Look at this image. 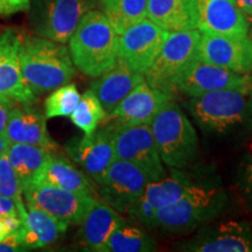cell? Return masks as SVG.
I'll return each mask as SVG.
<instances>
[{
	"instance_id": "42",
	"label": "cell",
	"mask_w": 252,
	"mask_h": 252,
	"mask_svg": "<svg viewBox=\"0 0 252 252\" xmlns=\"http://www.w3.org/2000/svg\"><path fill=\"white\" fill-rule=\"evenodd\" d=\"M250 97H251V98H252V90L250 91Z\"/></svg>"
},
{
	"instance_id": "21",
	"label": "cell",
	"mask_w": 252,
	"mask_h": 252,
	"mask_svg": "<svg viewBox=\"0 0 252 252\" xmlns=\"http://www.w3.org/2000/svg\"><path fill=\"white\" fill-rule=\"evenodd\" d=\"M122 216L108 203L94 200L81 223L80 239L88 250L102 252L110 235L122 223Z\"/></svg>"
},
{
	"instance_id": "3",
	"label": "cell",
	"mask_w": 252,
	"mask_h": 252,
	"mask_svg": "<svg viewBox=\"0 0 252 252\" xmlns=\"http://www.w3.org/2000/svg\"><path fill=\"white\" fill-rule=\"evenodd\" d=\"M118 33L99 9L83 15L69 39L71 61L90 77H99L117 62Z\"/></svg>"
},
{
	"instance_id": "34",
	"label": "cell",
	"mask_w": 252,
	"mask_h": 252,
	"mask_svg": "<svg viewBox=\"0 0 252 252\" xmlns=\"http://www.w3.org/2000/svg\"><path fill=\"white\" fill-rule=\"evenodd\" d=\"M31 0H0V17H11L28 11Z\"/></svg>"
},
{
	"instance_id": "2",
	"label": "cell",
	"mask_w": 252,
	"mask_h": 252,
	"mask_svg": "<svg viewBox=\"0 0 252 252\" xmlns=\"http://www.w3.org/2000/svg\"><path fill=\"white\" fill-rule=\"evenodd\" d=\"M23 76L36 96L69 83L75 65L64 43L37 35L23 34L19 49Z\"/></svg>"
},
{
	"instance_id": "7",
	"label": "cell",
	"mask_w": 252,
	"mask_h": 252,
	"mask_svg": "<svg viewBox=\"0 0 252 252\" xmlns=\"http://www.w3.org/2000/svg\"><path fill=\"white\" fill-rule=\"evenodd\" d=\"M223 89H235L250 94L252 76L194 60L182 68L169 83V93H179L188 97Z\"/></svg>"
},
{
	"instance_id": "38",
	"label": "cell",
	"mask_w": 252,
	"mask_h": 252,
	"mask_svg": "<svg viewBox=\"0 0 252 252\" xmlns=\"http://www.w3.org/2000/svg\"><path fill=\"white\" fill-rule=\"evenodd\" d=\"M8 213L18 214L15 203L13 202V200H11V198L4 197L0 195V215H1V214H8Z\"/></svg>"
},
{
	"instance_id": "4",
	"label": "cell",
	"mask_w": 252,
	"mask_h": 252,
	"mask_svg": "<svg viewBox=\"0 0 252 252\" xmlns=\"http://www.w3.org/2000/svg\"><path fill=\"white\" fill-rule=\"evenodd\" d=\"M228 195L222 188L194 185L178 201L157 212L158 228L169 234H188L224 212Z\"/></svg>"
},
{
	"instance_id": "10",
	"label": "cell",
	"mask_w": 252,
	"mask_h": 252,
	"mask_svg": "<svg viewBox=\"0 0 252 252\" xmlns=\"http://www.w3.org/2000/svg\"><path fill=\"white\" fill-rule=\"evenodd\" d=\"M168 31L150 19L138 21L119 34L117 62L145 76L160 53Z\"/></svg>"
},
{
	"instance_id": "36",
	"label": "cell",
	"mask_w": 252,
	"mask_h": 252,
	"mask_svg": "<svg viewBox=\"0 0 252 252\" xmlns=\"http://www.w3.org/2000/svg\"><path fill=\"white\" fill-rule=\"evenodd\" d=\"M26 250L21 242L20 235H19V229L15 232H12L8 236L0 241V252H14Z\"/></svg>"
},
{
	"instance_id": "30",
	"label": "cell",
	"mask_w": 252,
	"mask_h": 252,
	"mask_svg": "<svg viewBox=\"0 0 252 252\" xmlns=\"http://www.w3.org/2000/svg\"><path fill=\"white\" fill-rule=\"evenodd\" d=\"M81 94L75 84L64 86L53 90L45 102L46 118L69 117L80 102Z\"/></svg>"
},
{
	"instance_id": "15",
	"label": "cell",
	"mask_w": 252,
	"mask_h": 252,
	"mask_svg": "<svg viewBox=\"0 0 252 252\" xmlns=\"http://www.w3.org/2000/svg\"><path fill=\"white\" fill-rule=\"evenodd\" d=\"M173 99V94L151 87L143 81L106 116L103 123L110 122L108 125L115 126L150 125L157 113Z\"/></svg>"
},
{
	"instance_id": "23",
	"label": "cell",
	"mask_w": 252,
	"mask_h": 252,
	"mask_svg": "<svg viewBox=\"0 0 252 252\" xmlns=\"http://www.w3.org/2000/svg\"><path fill=\"white\" fill-rule=\"evenodd\" d=\"M33 182L47 184L84 195L96 197L97 191L94 185L83 172L77 169L65 158L52 153Z\"/></svg>"
},
{
	"instance_id": "11",
	"label": "cell",
	"mask_w": 252,
	"mask_h": 252,
	"mask_svg": "<svg viewBox=\"0 0 252 252\" xmlns=\"http://www.w3.org/2000/svg\"><path fill=\"white\" fill-rule=\"evenodd\" d=\"M149 178L134 163L116 159L94 184L103 202L121 213L143 195Z\"/></svg>"
},
{
	"instance_id": "16",
	"label": "cell",
	"mask_w": 252,
	"mask_h": 252,
	"mask_svg": "<svg viewBox=\"0 0 252 252\" xmlns=\"http://www.w3.org/2000/svg\"><path fill=\"white\" fill-rule=\"evenodd\" d=\"M197 60L230 70L249 74L252 71V39L203 34Z\"/></svg>"
},
{
	"instance_id": "6",
	"label": "cell",
	"mask_w": 252,
	"mask_h": 252,
	"mask_svg": "<svg viewBox=\"0 0 252 252\" xmlns=\"http://www.w3.org/2000/svg\"><path fill=\"white\" fill-rule=\"evenodd\" d=\"M97 2L98 0H31V26L35 35L65 45L83 15L96 7Z\"/></svg>"
},
{
	"instance_id": "25",
	"label": "cell",
	"mask_w": 252,
	"mask_h": 252,
	"mask_svg": "<svg viewBox=\"0 0 252 252\" xmlns=\"http://www.w3.org/2000/svg\"><path fill=\"white\" fill-rule=\"evenodd\" d=\"M196 185L182 169L172 168L171 174H166L161 179L150 181L145 187L143 197L157 210L162 209L178 201L182 195Z\"/></svg>"
},
{
	"instance_id": "37",
	"label": "cell",
	"mask_w": 252,
	"mask_h": 252,
	"mask_svg": "<svg viewBox=\"0 0 252 252\" xmlns=\"http://www.w3.org/2000/svg\"><path fill=\"white\" fill-rule=\"evenodd\" d=\"M15 105H18V104L12 102V100L0 98V134L5 132L6 125H7L9 118V113H11L12 109Z\"/></svg>"
},
{
	"instance_id": "5",
	"label": "cell",
	"mask_w": 252,
	"mask_h": 252,
	"mask_svg": "<svg viewBox=\"0 0 252 252\" xmlns=\"http://www.w3.org/2000/svg\"><path fill=\"white\" fill-rule=\"evenodd\" d=\"M163 165L184 169L198 156V135L174 99L157 113L150 124Z\"/></svg>"
},
{
	"instance_id": "33",
	"label": "cell",
	"mask_w": 252,
	"mask_h": 252,
	"mask_svg": "<svg viewBox=\"0 0 252 252\" xmlns=\"http://www.w3.org/2000/svg\"><path fill=\"white\" fill-rule=\"evenodd\" d=\"M157 212L156 208L151 206L146 200L143 197V195L139 198L134 201L127 209L126 214L134 220L141 223V224L147 226L150 229L158 228L157 223Z\"/></svg>"
},
{
	"instance_id": "26",
	"label": "cell",
	"mask_w": 252,
	"mask_h": 252,
	"mask_svg": "<svg viewBox=\"0 0 252 252\" xmlns=\"http://www.w3.org/2000/svg\"><path fill=\"white\" fill-rule=\"evenodd\" d=\"M52 153L54 152L35 145L8 144L6 154L17 173L21 188L33 182Z\"/></svg>"
},
{
	"instance_id": "12",
	"label": "cell",
	"mask_w": 252,
	"mask_h": 252,
	"mask_svg": "<svg viewBox=\"0 0 252 252\" xmlns=\"http://www.w3.org/2000/svg\"><path fill=\"white\" fill-rule=\"evenodd\" d=\"M26 202L45 210L61 222L69 225H80L88 210L96 200L84 195L47 184L32 182L23 188Z\"/></svg>"
},
{
	"instance_id": "22",
	"label": "cell",
	"mask_w": 252,
	"mask_h": 252,
	"mask_svg": "<svg viewBox=\"0 0 252 252\" xmlns=\"http://www.w3.org/2000/svg\"><path fill=\"white\" fill-rule=\"evenodd\" d=\"M146 18L168 32L197 30V0H149Z\"/></svg>"
},
{
	"instance_id": "18",
	"label": "cell",
	"mask_w": 252,
	"mask_h": 252,
	"mask_svg": "<svg viewBox=\"0 0 252 252\" xmlns=\"http://www.w3.org/2000/svg\"><path fill=\"white\" fill-rule=\"evenodd\" d=\"M67 152L72 160L96 182L116 160L112 128L104 125L91 135L74 139L68 144Z\"/></svg>"
},
{
	"instance_id": "13",
	"label": "cell",
	"mask_w": 252,
	"mask_h": 252,
	"mask_svg": "<svg viewBox=\"0 0 252 252\" xmlns=\"http://www.w3.org/2000/svg\"><path fill=\"white\" fill-rule=\"evenodd\" d=\"M180 250L195 252H252V220L203 225Z\"/></svg>"
},
{
	"instance_id": "29",
	"label": "cell",
	"mask_w": 252,
	"mask_h": 252,
	"mask_svg": "<svg viewBox=\"0 0 252 252\" xmlns=\"http://www.w3.org/2000/svg\"><path fill=\"white\" fill-rule=\"evenodd\" d=\"M99 99L91 90H88L81 96L80 102L69 116L72 124L83 132L84 135H91L98 128L100 123L105 119Z\"/></svg>"
},
{
	"instance_id": "39",
	"label": "cell",
	"mask_w": 252,
	"mask_h": 252,
	"mask_svg": "<svg viewBox=\"0 0 252 252\" xmlns=\"http://www.w3.org/2000/svg\"><path fill=\"white\" fill-rule=\"evenodd\" d=\"M236 2L249 20L252 19V0H236Z\"/></svg>"
},
{
	"instance_id": "41",
	"label": "cell",
	"mask_w": 252,
	"mask_h": 252,
	"mask_svg": "<svg viewBox=\"0 0 252 252\" xmlns=\"http://www.w3.org/2000/svg\"><path fill=\"white\" fill-rule=\"evenodd\" d=\"M248 35L250 36L251 39H252V26H251V25H250V30H249V34H248Z\"/></svg>"
},
{
	"instance_id": "20",
	"label": "cell",
	"mask_w": 252,
	"mask_h": 252,
	"mask_svg": "<svg viewBox=\"0 0 252 252\" xmlns=\"http://www.w3.org/2000/svg\"><path fill=\"white\" fill-rule=\"evenodd\" d=\"M143 81H145L143 74L116 63L110 70L100 75L98 80L91 84L90 90L99 99L105 115L108 116Z\"/></svg>"
},
{
	"instance_id": "8",
	"label": "cell",
	"mask_w": 252,
	"mask_h": 252,
	"mask_svg": "<svg viewBox=\"0 0 252 252\" xmlns=\"http://www.w3.org/2000/svg\"><path fill=\"white\" fill-rule=\"evenodd\" d=\"M201 33L198 30L168 32L160 53L145 74L151 87L169 93L172 78L188 63L197 60Z\"/></svg>"
},
{
	"instance_id": "19",
	"label": "cell",
	"mask_w": 252,
	"mask_h": 252,
	"mask_svg": "<svg viewBox=\"0 0 252 252\" xmlns=\"http://www.w3.org/2000/svg\"><path fill=\"white\" fill-rule=\"evenodd\" d=\"M46 116L32 105L18 104L12 109L4 135L8 144H28L54 151L58 145L47 130Z\"/></svg>"
},
{
	"instance_id": "9",
	"label": "cell",
	"mask_w": 252,
	"mask_h": 252,
	"mask_svg": "<svg viewBox=\"0 0 252 252\" xmlns=\"http://www.w3.org/2000/svg\"><path fill=\"white\" fill-rule=\"evenodd\" d=\"M109 126L112 128L116 159L134 163L149 181L159 180L167 174L150 125Z\"/></svg>"
},
{
	"instance_id": "40",
	"label": "cell",
	"mask_w": 252,
	"mask_h": 252,
	"mask_svg": "<svg viewBox=\"0 0 252 252\" xmlns=\"http://www.w3.org/2000/svg\"><path fill=\"white\" fill-rule=\"evenodd\" d=\"M7 147H8V141L6 139L4 133H1L0 134V156H1L4 152H6Z\"/></svg>"
},
{
	"instance_id": "14",
	"label": "cell",
	"mask_w": 252,
	"mask_h": 252,
	"mask_svg": "<svg viewBox=\"0 0 252 252\" xmlns=\"http://www.w3.org/2000/svg\"><path fill=\"white\" fill-rule=\"evenodd\" d=\"M23 34L17 28L0 32V98L21 105H33L36 94L31 90L21 72L19 61Z\"/></svg>"
},
{
	"instance_id": "24",
	"label": "cell",
	"mask_w": 252,
	"mask_h": 252,
	"mask_svg": "<svg viewBox=\"0 0 252 252\" xmlns=\"http://www.w3.org/2000/svg\"><path fill=\"white\" fill-rule=\"evenodd\" d=\"M26 216L21 220V225L19 228V235L26 250L43 248L54 243L59 236L68 229L65 223L34 204L26 202Z\"/></svg>"
},
{
	"instance_id": "31",
	"label": "cell",
	"mask_w": 252,
	"mask_h": 252,
	"mask_svg": "<svg viewBox=\"0 0 252 252\" xmlns=\"http://www.w3.org/2000/svg\"><path fill=\"white\" fill-rule=\"evenodd\" d=\"M0 195L13 200L19 219L23 220L26 216L27 209L24 202L23 188L6 152L0 156Z\"/></svg>"
},
{
	"instance_id": "35",
	"label": "cell",
	"mask_w": 252,
	"mask_h": 252,
	"mask_svg": "<svg viewBox=\"0 0 252 252\" xmlns=\"http://www.w3.org/2000/svg\"><path fill=\"white\" fill-rule=\"evenodd\" d=\"M21 220L19 219L17 213L1 214L0 215V241H2L6 236L12 232H15L20 228Z\"/></svg>"
},
{
	"instance_id": "28",
	"label": "cell",
	"mask_w": 252,
	"mask_h": 252,
	"mask_svg": "<svg viewBox=\"0 0 252 252\" xmlns=\"http://www.w3.org/2000/svg\"><path fill=\"white\" fill-rule=\"evenodd\" d=\"M147 2L149 0H98L97 5L119 35L126 28L146 18Z\"/></svg>"
},
{
	"instance_id": "27",
	"label": "cell",
	"mask_w": 252,
	"mask_h": 252,
	"mask_svg": "<svg viewBox=\"0 0 252 252\" xmlns=\"http://www.w3.org/2000/svg\"><path fill=\"white\" fill-rule=\"evenodd\" d=\"M157 248V242L144 230L122 220L110 235L102 252H151Z\"/></svg>"
},
{
	"instance_id": "17",
	"label": "cell",
	"mask_w": 252,
	"mask_h": 252,
	"mask_svg": "<svg viewBox=\"0 0 252 252\" xmlns=\"http://www.w3.org/2000/svg\"><path fill=\"white\" fill-rule=\"evenodd\" d=\"M250 20L236 0H197V30L203 34L248 36Z\"/></svg>"
},
{
	"instance_id": "32",
	"label": "cell",
	"mask_w": 252,
	"mask_h": 252,
	"mask_svg": "<svg viewBox=\"0 0 252 252\" xmlns=\"http://www.w3.org/2000/svg\"><path fill=\"white\" fill-rule=\"evenodd\" d=\"M236 190L249 212H252V153L239 162L236 174Z\"/></svg>"
},
{
	"instance_id": "1",
	"label": "cell",
	"mask_w": 252,
	"mask_h": 252,
	"mask_svg": "<svg viewBox=\"0 0 252 252\" xmlns=\"http://www.w3.org/2000/svg\"><path fill=\"white\" fill-rule=\"evenodd\" d=\"M188 110L204 134L223 139L252 128L250 94L235 89L212 91L190 97Z\"/></svg>"
}]
</instances>
